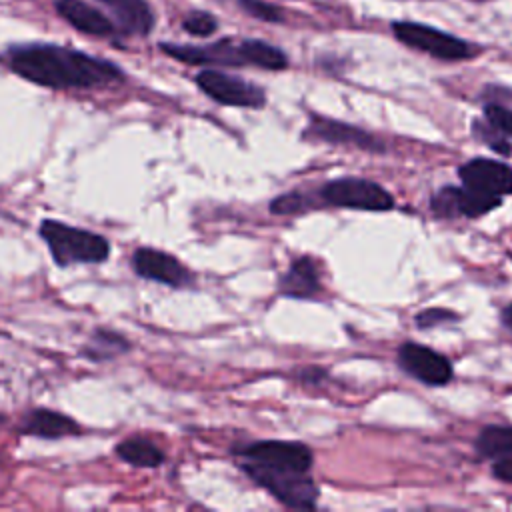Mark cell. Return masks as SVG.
<instances>
[{
	"label": "cell",
	"mask_w": 512,
	"mask_h": 512,
	"mask_svg": "<svg viewBox=\"0 0 512 512\" xmlns=\"http://www.w3.org/2000/svg\"><path fill=\"white\" fill-rule=\"evenodd\" d=\"M20 432L26 436H38V438H62V436H78L82 434V428L76 420L70 416L48 410V408H36L26 414Z\"/></svg>",
	"instance_id": "obj_14"
},
{
	"label": "cell",
	"mask_w": 512,
	"mask_h": 512,
	"mask_svg": "<svg viewBox=\"0 0 512 512\" xmlns=\"http://www.w3.org/2000/svg\"><path fill=\"white\" fill-rule=\"evenodd\" d=\"M240 466L256 484L264 486L284 506L298 510H312L316 506L318 488L308 472L274 468L252 460H244Z\"/></svg>",
	"instance_id": "obj_3"
},
{
	"label": "cell",
	"mask_w": 512,
	"mask_h": 512,
	"mask_svg": "<svg viewBox=\"0 0 512 512\" xmlns=\"http://www.w3.org/2000/svg\"><path fill=\"white\" fill-rule=\"evenodd\" d=\"M132 268L138 276L168 284L172 288H184L192 284L190 270L172 254L156 248H138L132 256Z\"/></svg>",
	"instance_id": "obj_8"
},
{
	"label": "cell",
	"mask_w": 512,
	"mask_h": 512,
	"mask_svg": "<svg viewBox=\"0 0 512 512\" xmlns=\"http://www.w3.org/2000/svg\"><path fill=\"white\" fill-rule=\"evenodd\" d=\"M182 28L192 34V36H198V38H206L210 34L216 32L218 28V22L214 16L206 14V12H192L184 18L182 22Z\"/></svg>",
	"instance_id": "obj_23"
},
{
	"label": "cell",
	"mask_w": 512,
	"mask_h": 512,
	"mask_svg": "<svg viewBox=\"0 0 512 512\" xmlns=\"http://www.w3.org/2000/svg\"><path fill=\"white\" fill-rule=\"evenodd\" d=\"M40 236L58 266L70 264H98L110 254V244L104 236L74 228L60 220H42Z\"/></svg>",
	"instance_id": "obj_2"
},
{
	"label": "cell",
	"mask_w": 512,
	"mask_h": 512,
	"mask_svg": "<svg viewBox=\"0 0 512 512\" xmlns=\"http://www.w3.org/2000/svg\"><path fill=\"white\" fill-rule=\"evenodd\" d=\"M240 8L246 14L254 16L258 20H264V22H280L282 20V12L276 6L262 2V0H240Z\"/></svg>",
	"instance_id": "obj_24"
},
{
	"label": "cell",
	"mask_w": 512,
	"mask_h": 512,
	"mask_svg": "<svg viewBox=\"0 0 512 512\" xmlns=\"http://www.w3.org/2000/svg\"><path fill=\"white\" fill-rule=\"evenodd\" d=\"M324 202L340 208L384 212L394 206V198L376 182L364 178H338L322 186Z\"/></svg>",
	"instance_id": "obj_5"
},
{
	"label": "cell",
	"mask_w": 512,
	"mask_h": 512,
	"mask_svg": "<svg viewBox=\"0 0 512 512\" xmlns=\"http://www.w3.org/2000/svg\"><path fill=\"white\" fill-rule=\"evenodd\" d=\"M56 10L76 30L92 36H112L118 30L106 14L92 8L84 0H56Z\"/></svg>",
	"instance_id": "obj_13"
},
{
	"label": "cell",
	"mask_w": 512,
	"mask_h": 512,
	"mask_svg": "<svg viewBox=\"0 0 512 512\" xmlns=\"http://www.w3.org/2000/svg\"><path fill=\"white\" fill-rule=\"evenodd\" d=\"M474 134L482 140V142H486L492 150H496L498 154H504V156H508L510 152H512V146H510V142H508V138H506V134L504 132H500L494 124H490L488 120L486 122H480V120H476L474 122Z\"/></svg>",
	"instance_id": "obj_22"
},
{
	"label": "cell",
	"mask_w": 512,
	"mask_h": 512,
	"mask_svg": "<svg viewBox=\"0 0 512 512\" xmlns=\"http://www.w3.org/2000/svg\"><path fill=\"white\" fill-rule=\"evenodd\" d=\"M464 186L494 194L506 196L512 194V168L498 160L488 158H474L460 166L458 170Z\"/></svg>",
	"instance_id": "obj_10"
},
{
	"label": "cell",
	"mask_w": 512,
	"mask_h": 512,
	"mask_svg": "<svg viewBox=\"0 0 512 512\" xmlns=\"http://www.w3.org/2000/svg\"><path fill=\"white\" fill-rule=\"evenodd\" d=\"M306 206V200L300 192H288L284 196H278L276 200H272L270 210L274 214H290V212H298Z\"/></svg>",
	"instance_id": "obj_27"
},
{
	"label": "cell",
	"mask_w": 512,
	"mask_h": 512,
	"mask_svg": "<svg viewBox=\"0 0 512 512\" xmlns=\"http://www.w3.org/2000/svg\"><path fill=\"white\" fill-rule=\"evenodd\" d=\"M244 460L260 462L274 468H288L298 472H308L312 466V452L302 442H286V440H262L252 442L244 448H238Z\"/></svg>",
	"instance_id": "obj_7"
},
{
	"label": "cell",
	"mask_w": 512,
	"mask_h": 512,
	"mask_svg": "<svg viewBox=\"0 0 512 512\" xmlns=\"http://www.w3.org/2000/svg\"><path fill=\"white\" fill-rule=\"evenodd\" d=\"M454 204H456V214L480 216V214H486L488 210H494L500 204V196L464 186V188H454Z\"/></svg>",
	"instance_id": "obj_21"
},
{
	"label": "cell",
	"mask_w": 512,
	"mask_h": 512,
	"mask_svg": "<svg viewBox=\"0 0 512 512\" xmlns=\"http://www.w3.org/2000/svg\"><path fill=\"white\" fill-rule=\"evenodd\" d=\"M278 290L290 298H312L320 290V274L312 258L302 256L290 264V268L280 276Z\"/></svg>",
	"instance_id": "obj_16"
},
{
	"label": "cell",
	"mask_w": 512,
	"mask_h": 512,
	"mask_svg": "<svg viewBox=\"0 0 512 512\" xmlns=\"http://www.w3.org/2000/svg\"><path fill=\"white\" fill-rule=\"evenodd\" d=\"M306 136L314 138V140L334 142V144H352V146L372 150V152L382 150L380 142L372 134H368L356 126H350V124H344L338 120H330V118H322V116L310 118Z\"/></svg>",
	"instance_id": "obj_12"
},
{
	"label": "cell",
	"mask_w": 512,
	"mask_h": 512,
	"mask_svg": "<svg viewBox=\"0 0 512 512\" xmlns=\"http://www.w3.org/2000/svg\"><path fill=\"white\" fill-rule=\"evenodd\" d=\"M128 350H130V342L122 334L108 328H96L88 338V342L82 346L80 354L92 362H104V360L122 356Z\"/></svg>",
	"instance_id": "obj_17"
},
{
	"label": "cell",
	"mask_w": 512,
	"mask_h": 512,
	"mask_svg": "<svg viewBox=\"0 0 512 512\" xmlns=\"http://www.w3.org/2000/svg\"><path fill=\"white\" fill-rule=\"evenodd\" d=\"M432 208L438 216H444V218H452L456 216V204H454V188L448 186V188H442L440 192L434 194L432 198Z\"/></svg>",
	"instance_id": "obj_28"
},
{
	"label": "cell",
	"mask_w": 512,
	"mask_h": 512,
	"mask_svg": "<svg viewBox=\"0 0 512 512\" xmlns=\"http://www.w3.org/2000/svg\"><path fill=\"white\" fill-rule=\"evenodd\" d=\"M240 50H242L244 62L250 66H258L266 70H282L288 64L286 54L264 40H242Z\"/></svg>",
	"instance_id": "obj_19"
},
{
	"label": "cell",
	"mask_w": 512,
	"mask_h": 512,
	"mask_svg": "<svg viewBox=\"0 0 512 512\" xmlns=\"http://www.w3.org/2000/svg\"><path fill=\"white\" fill-rule=\"evenodd\" d=\"M398 362L404 372L428 386H442L452 378L450 362L428 346L406 342L398 350Z\"/></svg>",
	"instance_id": "obj_9"
},
{
	"label": "cell",
	"mask_w": 512,
	"mask_h": 512,
	"mask_svg": "<svg viewBox=\"0 0 512 512\" xmlns=\"http://www.w3.org/2000/svg\"><path fill=\"white\" fill-rule=\"evenodd\" d=\"M394 36L420 52H426L438 60H466L474 54V48L464 42L462 38H456L452 34H446L442 30H436L426 24L418 22H394L392 24Z\"/></svg>",
	"instance_id": "obj_4"
},
{
	"label": "cell",
	"mask_w": 512,
	"mask_h": 512,
	"mask_svg": "<svg viewBox=\"0 0 512 512\" xmlns=\"http://www.w3.org/2000/svg\"><path fill=\"white\" fill-rule=\"evenodd\" d=\"M500 318H502V324L512 332V304H508V306L502 310Z\"/></svg>",
	"instance_id": "obj_30"
},
{
	"label": "cell",
	"mask_w": 512,
	"mask_h": 512,
	"mask_svg": "<svg viewBox=\"0 0 512 512\" xmlns=\"http://www.w3.org/2000/svg\"><path fill=\"white\" fill-rule=\"evenodd\" d=\"M200 90L224 106L240 108H262L266 104V94L256 86L238 76H230L220 70H202L196 76Z\"/></svg>",
	"instance_id": "obj_6"
},
{
	"label": "cell",
	"mask_w": 512,
	"mask_h": 512,
	"mask_svg": "<svg viewBox=\"0 0 512 512\" xmlns=\"http://www.w3.org/2000/svg\"><path fill=\"white\" fill-rule=\"evenodd\" d=\"M476 452L484 458L512 454V426H486L476 438Z\"/></svg>",
	"instance_id": "obj_20"
},
{
	"label": "cell",
	"mask_w": 512,
	"mask_h": 512,
	"mask_svg": "<svg viewBox=\"0 0 512 512\" xmlns=\"http://www.w3.org/2000/svg\"><path fill=\"white\" fill-rule=\"evenodd\" d=\"M8 64L18 76L56 90L100 88L124 78L116 64L56 44L12 46Z\"/></svg>",
	"instance_id": "obj_1"
},
{
	"label": "cell",
	"mask_w": 512,
	"mask_h": 512,
	"mask_svg": "<svg viewBox=\"0 0 512 512\" xmlns=\"http://www.w3.org/2000/svg\"><path fill=\"white\" fill-rule=\"evenodd\" d=\"M484 116L490 124H494L506 136H512V112L500 104H488L484 108Z\"/></svg>",
	"instance_id": "obj_26"
},
{
	"label": "cell",
	"mask_w": 512,
	"mask_h": 512,
	"mask_svg": "<svg viewBox=\"0 0 512 512\" xmlns=\"http://www.w3.org/2000/svg\"><path fill=\"white\" fill-rule=\"evenodd\" d=\"M114 16V24L124 34L146 36L154 26V14L146 0H98Z\"/></svg>",
	"instance_id": "obj_15"
},
{
	"label": "cell",
	"mask_w": 512,
	"mask_h": 512,
	"mask_svg": "<svg viewBox=\"0 0 512 512\" xmlns=\"http://www.w3.org/2000/svg\"><path fill=\"white\" fill-rule=\"evenodd\" d=\"M116 454L124 462L140 468H156L164 462V452L154 442L142 436H132L122 440L116 446Z\"/></svg>",
	"instance_id": "obj_18"
},
{
	"label": "cell",
	"mask_w": 512,
	"mask_h": 512,
	"mask_svg": "<svg viewBox=\"0 0 512 512\" xmlns=\"http://www.w3.org/2000/svg\"><path fill=\"white\" fill-rule=\"evenodd\" d=\"M458 316L446 308H426L416 316V326L418 328H434L446 322H454Z\"/></svg>",
	"instance_id": "obj_25"
},
{
	"label": "cell",
	"mask_w": 512,
	"mask_h": 512,
	"mask_svg": "<svg viewBox=\"0 0 512 512\" xmlns=\"http://www.w3.org/2000/svg\"><path fill=\"white\" fill-rule=\"evenodd\" d=\"M492 472H494L500 480L512 482V454H508V456H500V458H498V462L494 464Z\"/></svg>",
	"instance_id": "obj_29"
},
{
	"label": "cell",
	"mask_w": 512,
	"mask_h": 512,
	"mask_svg": "<svg viewBox=\"0 0 512 512\" xmlns=\"http://www.w3.org/2000/svg\"><path fill=\"white\" fill-rule=\"evenodd\" d=\"M168 56L186 64H218V66H246L240 42L232 38H222L208 46H182V44H162Z\"/></svg>",
	"instance_id": "obj_11"
}]
</instances>
